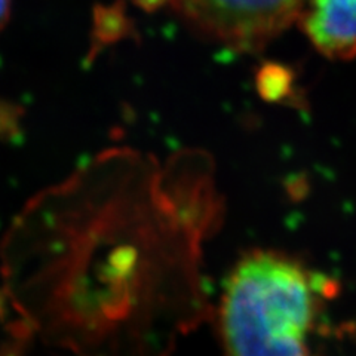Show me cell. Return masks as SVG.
Returning a JSON list of instances; mask_svg holds the SVG:
<instances>
[{
  "label": "cell",
  "mask_w": 356,
  "mask_h": 356,
  "mask_svg": "<svg viewBox=\"0 0 356 356\" xmlns=\"http://www.w3.org/2000/svg\"><path fill=\"white\" fill-rule=\"evenodd\" d=\"M319 289L282 252L252 251L230 272L218 307L225 356H316L312 346Z\"/></svg>",
  "instance_id": "1"
},
{
  "label": "cell",
  "mask_w": 356,
  "mask_h": 356,
  "mask_svg": "<svg viewBox=\"0 0 356 356\" xmlns=\"http://www.w3.org/2000/svg\"><path fill=\"white\" fill-rule=\"evenodd\" d=\"M168 8L200 35L233 49L261 48L302 14L306 0H141Z\"/></svg>",
  "instance_id": "2"
},
{
  "label": "cell",
  "mask_w": 356,
  "mask_h": 356,
  "mask_svg": "<svg viewBox=\"0 0 356 356\" xmlns=\"http://www.w3.org/2000/svg\"><path fill=\"white\" fill-rule=\"evenodd\" d=\"M298 21L324 57L350 60L356 55V0H306Z\"/></svg>",
  "instance_id": "3"
},
{
  "label": "cell",
  "mask_w": 356,
  "mask_h": 356,
  "mask_svg": "<svg viewBox=\"0 0 356 356\" xmlns=\"http://www.w3.org/2000/svg\"><path fill=\"white\" fill-rule=\"evenodd\" d=\"M10 15V0H0V31L3 30Z\"/></svg>",
  "instance_id": "4"
}]
</instances>
